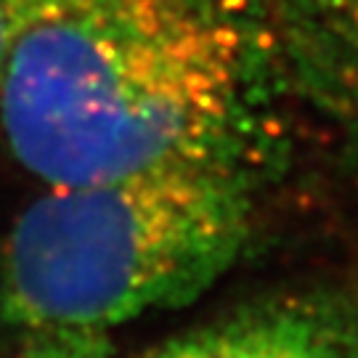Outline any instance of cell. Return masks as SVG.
<instances>
[{"label": "cell", "instance_id": "obj_1", "mask_svg": "<svg viewBox=\"0 0 358 358\" xmlns=\"http://www.w3.org/2000/svg\"><path fill=\"white\" fill-rule=\"evenodd\" d=\"M244 40L205 0H24L0 83L13 157L69 186L229 146Z\"/></svg>", "mask_w": 358, "mask_h": 358}, {"label": "cell", "instance_id": "obj_2", "mask_svg": "<svg viewBox=\"0 0 358 358\" xmlns=\"http://www.w3.org/2000/svg\"><path fill=\"white\" fill-rule=\"evenodd\" d=\"M247 229V183L229 146L51 186L6 242L3 308L27 332H103L196 297L234 263Z\"/></svg>", "mask_w": 358, "mask_h": 358}, {"label": "cell", "instance_id": "obj_3", "mask_svg": "<svg viewBox=\"0 0 358 358\" xmlns=\"http://www.w3.org/2000/svg\"><path fill=\"white\" fill-rule=\"evenodd\" d=\"M358 324L345 306L284 297L186 334L154 358H356Z\"/></svg>", "mask_w": 358, "mask_h": 358}, {"label": "cell", "instance_id": "obj_4", "mask_svg": "<svg viewBox=\"0 0 358 358\" xmlns=\"http://www.w3.org/2000/svg\"><path fill=\"white\" fill-rule=\"evenodd\" d=\"M282 8L310 90L358 130V0H282Z\"/></svg>", "mask_w": 358, "mask_h": 358}, {"label": "cell", "instance_id": "obj_5", "mask_svg": "<svg viewBox=\"0 0 358 358\" xmlns=\"http://www.w3.org/2000/svg\"><path fill=\"white\" fill-rule=\"evenodd\" d=\"M29 358H112L103 332L93 329H53L29 332Z\"/></svg>", "mask_w": 358, "mask_h": 358}, {"label": "cell", "instance_id": "obj_6", "mask_svg": "<svg viewBox=\"0 0 358 358\" xmlns=\"http://www.w3.org/2000/svg\"><path fill=\"white\" fill-rule=\"evenodd\" d=\"M22 11H24V0H0V83H3V72H6L13 40L19 32Z\"/></svg>", "mask_w": 358, "mask_h": 358}, {"label": "cell", "instance_id": "obj_7", "mask_svg": "<svg viewBox=\"0 0 358 358\" xmlns=\"http://www.w3.org/2000/svg\"><path fill=\"white\" fill-rule=\"evenodd\" d=\"M356 358H358V356H356Z\"/></svg>", "mask_w": 358, "mask_h": 358}]
</instances>
